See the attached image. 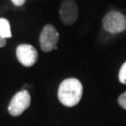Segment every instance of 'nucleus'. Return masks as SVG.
<instances>
[{
	"label": "nucleus",
	"mask_w": 126,
	"mask_h": 126,
	"mask_svg": "<svg viewBox=\"0 0 126 126\" xmlns=\"http://www.w3.org/2000/svg\"><path fill=\"white\" fill-rule=\"evenodd\" d=\"M83 95L82 83L76 78L63 79L58 87L57 97L59 102L64 107L72 108L80 102Z\"/></svg>",
	"instance_id": "1"
},
{
	"label": "nucleus",
	"mask_w": 126,
	"mask_h": 126,
	"mask_svg": "<svg viewBox=\"0 0 126 126\" xmlns=\"http://www.w3.org/2000/svg\"><path fill=\"white\" fill-rule=\"evenodd\" d=\"M102 24L104 30L109 34H121L126 29V17L120 11L112 10L104 16Z\"/></svg>",
	"instance_id": "2"
},
{
	"label": "nucleus",
	"mask_w": 126,
	"mask_h": 126,
	"mask_svg": "<svg viewBox=\"0 0 126 126\" xmlns=\"http://www.w3.org/2000/svg\"><path fill=\"white\" fill-rule=\"evenodd\" d=\"M31 105V95L27 90L16 93L11 98L8 107V111L12 117L21 116Z\"/></svg>",
	"instance_id": "3"
},
{
	"label": "nucleus",
	"mask_w": 126,
	"mask_h": 126,
	"mask_svg": "<svg viewBox=\"0 0 126 126\" xmlns=\"http://www.w3.org/2000/svg\"><path fill=\"white\" fill-rule=\"evenodd\" d=\"M59 41V33L52 24H46L39 36V44L44 52H50L57 49Z\"/></svg>",
	"instance_id": "4"
},
{
	"label": "nucleus",
	"mask_w": 126,
	"mask_h": 126,
	"mask_svg": "<svg viewBox=\"0 0 126 126\" xmlns=\"http://www.w3.org/2000/svg\"><path fill=\"white\" fill-rule=\"evenodd\" d=\"M60 21L64 25H72L79 17L78 5L74 0H63L59 9Z\"/></svg>",
	"instance_id": "5"
},
{
	"label": "nucleus",
	"mask_w": 126,
	"mask_h": 126,
	"mask_svg": "<svg viewBox=\"0 0 126 126\" xmlns=\"http://www.w3.org/2000/svg\"><path fill=\"white\" fill-rule=\"evenodd\" d=\"M16 56L24 67H31L38 59L37 50L30 44H20L16 49Z\"/></svg>",
	"instance_id": "6"
},
{
	"label": "nucleus",
	"mask_w": 126,
	"mask_h": 126,
	"mask_svg": "<svg viewBox=\"0 0 126 126\" xmlns=\"http://www.w3.org/2000/svg\"><path fill=\"white\" fill-rule=\"evenodd\" d=\"M11 30L9 22L5 18H0V36L3 38H10L11 37Z\"/></svg>",
	"instance_id": "7"
},
{
	"label": "nucleus",
	"mask_w": 126,
	"mask_h": 126,
	"mask_svg": "<svg viewBox=\"0 0 126 126\" xmlns=\"http://www.w3.org/2000/svg\"><path fill=\"white\" fill-rule=\"evenodd\" d=\"M119 80L122 84H126V62L122 64L119 71Z\"/></svg>",
	"instance_id": "8"
},
{
	"label": "nucleus",
	"mask_w": 126,
	"mask_h": 126,
	"mask_svg": "<svg viewBox=\"0 0 126 126\" xmlns=\"http://www.w3.org/2000/svg\"><path fill=\"white\" fill-rule=\"evenodd\" d=\"M118 104L122 108L126 110V92L122 93L118 98Z\"/></svg>",
	"instance_id": "9"
},
{
	"label": "nucleus",
	"mask_w": 126,
	"mask_h": 126,
	"mask_svg": "<svg viewBox=\"0 0 126 126\" xmlns=\"http://www.w3.org/2000/svg\"><path fill=\"white\" fill-rule=\"evenodd\" d=\"M11 2L16 7H22L26 2V0H11Z\"/></svg>",
	"instance_id": "10"
},
{
	"label": "nucleus",
	"mask_w": 126,
	"mask_h": 126,
	"mask_svg": "<svg viewBox=\"0 0 126 126\" xmlns=\"http://www.w3.org/2000/svg\"><path fill=\"white\" fill-rule=\"evenodd\" d=\"M7 44V39L6 38H3L2 36H0V49L1 48H4Z\"/></svg>",
	"instance_id": "11"
}]
</instances>
